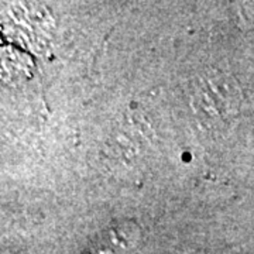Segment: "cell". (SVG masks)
<instances>
[{"mask_svg": "<svg viewBox=\"0 0 254 254\" xmlns=\"http://www.w3.org/2000/svg\"><path fill=\"white\" fill-rule=\"evenodd\" d=\"M230 83L222 72H206L196 78L192 92V105L196 116L209 127H220L232 115L233 98Z\"/></svg>", "mask_w": 254, "mask_h": 254, "instance_id": "cell-1", "label": "cell"}]
</instances>
